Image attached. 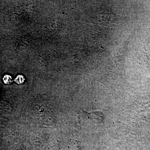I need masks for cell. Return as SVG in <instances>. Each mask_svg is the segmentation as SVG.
Here are the masks:
<instances>
[{"label": "cell", "instance_id": "7a4b0ae2", "mask_svg": "<svg viewBox=\"0 0 150 150\" xmlns=\"http://www.w3.org/2000/svg\"><path fill=\"white\" fill-rule=\"evenodd\" d=\"M3 80L4 83L6 84H10L12 82V78L10 76L8 75H6L3 78Z\"/></svg>", "mask_w": 150, "mask_h": 150}, {"label": "cell", "instance_id": "6da1fadb", "mask_svg": "<svg viewBox=\"0 0 150 150\" xmlns=\"http://www.w3.org/2000/svg\"><path fill=\"white\" fill-rule=\"evenodd\" d=\"M25 78L22 75H18L16 78V79H15V81L16 83H17L18 84H21L23 83L25 81Z\"/></svg>", "mask_w": 150, "mask_h": 150}]
</instances>
